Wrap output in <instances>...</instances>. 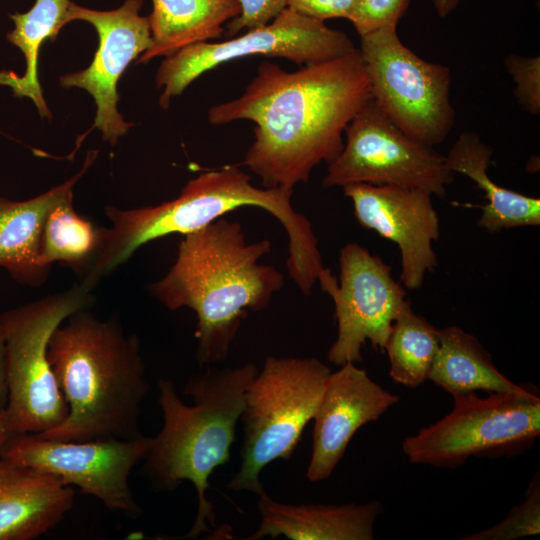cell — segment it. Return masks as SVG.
<instances>
[{"instance_id":"obj_21","label":"cell","mask_w":540,"mask_h":540,"mask_svg":"<svg viewBox=\"0 0 540 540\" xmlns=\"http://www.w3.org/2000/svg\"><path fill=\"white\" fill-rule=\"evenodd\" d=\"M440 345L429 379L452 396L482 390L488 393H538L532 384H516L494 365L489 352L458 326L439 329Z\"/></svg>"},{"instance_id":"obj_32","label":"cell","mask_w":540,"mask_h":540,"mask_svg":"<svg viewBox=\"0 0 540 540\" xmlns=\"http://www.w3.org/2000/svg\"><path fill=\"white\" fill-rule=\"evenodd\" d=\"M15 434L9 414L5 409L0 412V455L6 442Z\"/></svg>"},{"instance_id":"obj_8","label":"cell","mask_w":540,"mask_h":540,"mask_svg":"<svg viewBox=\"0 0 540 540\" xmlns=\"http://www.w3.org/2000/svg\"><path fill=\"white\" fill-rule=\"evenodd\" d=\"M453 398L446 416L404 439L402 450L411 463L456 468L471 457L514 456L540 435L539 393L470 392Z\"/></svg>"},{"instance_id":"obj_31","label":"cell","mask_w":540,"mask_h":540,"mask_svg":"<svg viewBox=\"0 0 540 540\" xmlns=\"http://www.w3.org/2000/svg\"><path fill=\"white\" fill-rule=\"evenodd\" d=\"M7 349L0 312V412L8 404Z\"/></svg>"},{"instance_id":"obj_27","label":"cell","mask_w":540,"mask_h":540,"mask_svg":"<svg viewBox=\"0 0 540 540\" xmlns=\"http://www.w3.org/2000/svg\"><path fill=\"white\" fill-rule=\"evenodd\" d=\"M410 0H355L348 20L360 37L374 31L397 27Z\"/></svg>"},{"instance_id":"obj_18","label":"cell","mask_w":540,"mask_h":540,"mask_svg":"<svg viewBox=\"0 0 540 540\" xmlns=\"http://www.w3.org/2000/svg\"><path fill=\"white\" fill-rule=\"evenodd\" d=\"M258 497L260 525L247 540L280 536L290 540H372L381 512L378 501L289 504L272 499L265 491Z\"/></svg>"},{"instance_id":"obj_7","label":"cell","mask_w":540,"mask_h":540,"mask_svg":"<svg viewBox=\"0 0 540 540\" xmlns=\"http://www.w3.org/2000/svg\"><path fill=\"white\" fill-rule=\"evenodd\" d=\"M91 291L82 284L1 313L7 349L6 410L18 433H43L68 415L66 400L48 358L54 330L86 309Z\"/></svg>"},{"instance_id":"obj_3","label":"cell","mask_w":540,"mask_h":540,"mask_svg":"<svg viewBox=\"0 0 540 540\" xmlns=\"http://www.w3.org/2000/svg\"><path fill=\"white\" fill-rule=\"evenodd\" d=\"M270 251L269 240L248 243L239 222L221 217L184 235L172 267L150 285L151 295L169 310L195 312L200 366L225 361L248 311L266 309L284 286L279 270L259 264Z\"/></svg>"},{"instance_id":"obj_5","label":"cell","mask_w":540,"mask_h":540,"mask_svg":"<svg viewBox=\"0 0 540 540\" xmlns=\"http://www.w3.org/2000/svg\"><path fill=\"white\" fill-rule=\"evenodd\" d=\"M258 371L253 363L207 366L185 384L183 394L192 397L193 405L179 398L171 380L158 382L163 426L152 438L143 473L157 491L175 490L184 481L194 485L197 512L186 538L195 539L210 532V526L216 528L215 508L207 498L209 479L231 458L245 391Z\"/></svg>"},{"instance_id":"obj_19","label":"cell","mask_w":540,"mask_h":540,"mask_svg":"<svg viewBox=\"0 0 540 540\" xmlns=\"http://www.w3.org/2000/svg\"><path fill=\"white\" fill-rule=\"evenodd\" d=\"M96 155L88 152L78 173L39 196L24 201L0 196V267L16 281L29 286L45 281L49 269L40 264V249L46 218L55 206L73 198L75 184Z\"/></svg>"},{"instance_id":"obj_24","label":"cell","mask_w":540,"mask_h":540,"mask_svg":"<svg viewBox=\"0 0 540 540\" xmlns=\"http://www.w3.org/2000/svg\"><path fill=\"white\" fill-rule=\"evenodd\" d=\"M439 345V329L416 314L408 300L394 320L385 345L389 376L405 387H418L429 379Z\"/></svg>"},{"instance_id":"obj_29","label":"cell","mask_w":540,"mask_h":540,"mask_svg":"<svg viewBox=\"0 0 540 540\" xmlns=\"http://www.w3.org/2000/svg\"><path fill=\"white\" fill-rule=\"evenodd\" d=\"M240 14L226 24L227 35L234 37L241 30L260 28L287 8V0H238Z\"/></svg>"},{"instance_id":"obj_12","label":"cell","mask_w":540,"mask_h":540,"mask_svg":"<svg viewBox=\"0 0 540 540\" xmlns=\"http://www.w3.org/2000/svg\"><path fill=\"white\" fill-rule=\"evenodd\" d=\"M152 437L64 441L36 433H18L1 456L45 471L65 485H75L112 511L136 519L142 510L129 484L133 467L146 456Z\"/></svg>"},{"instance_id":"obj_33","label":"cell","mask_w":540,"mask_h":540,"mask_svg":"<svg viewBox=\"0 0 540 540\" xmlns=\"http://www.w3.org/2000/svg\"><path fill=\"white\" fill-rule=\"evenodd\" d=\"M438 16L446 17L458 6L460 0H432Z\"/></svg>"},{"instance_id":"obj_4","label":"cell","mask_w":540,"mask_h":540,"mask_svg":"<svg viewBox=\"0 0 540 540\" xmlns=\"http://www.w3.org/2000/svg\"><path fill=\"white\" fill-rule=\"evenodd\" d=\"M48 358L68 415L55 428L36 434L64 441L143 436L140 408L150 385L135 334L126 335L115 320L82 309L54 330Z\"/></svg>"},{"instance_id":"obj_22","label":"cell","mask_w":540,"mask_h":540,"mask_svg":"<svg viewBox=\"0 0 540 540\" xmlns=\"http://www.w3.org/2000/svg\"><path fill=\"white\" fill-rule=\"evenodd\" d=\"M147 17L152 42L138 62L168 57L197 43L219 38L223 25L240 14L238 0H152Z\"/></svg>"},{"instance_id":"obj_11","label":"cell","mask_w":540,"mask_h":540,"mask_svg":"<svg viewBox=\"0 0 540 540\" xmlns=\"http://www.w3.org/2000/svg\"><path fill=\"white\" fill-rule=\"evenodd\" d=\"M340 154L328 164L325 188L349 184L416 188L443 197L453 181L445 156L400 130L370 98L345 128Z\"/></svg>"},{"instance_id":"obj_9","label":"cell","mask_w":540,"mask_h":540,"mask_svg":"<svg viewBox=\"0 0 540 540\" xmlns=\"http://www.w3.org/2000/svg\"><path fill=\"white\" fill-rule=\"evenodd\" d=\"M396 28L360 37L371 98L405 134L433 147L446 139L455 123L450 69L413 53Z\"/></svg>"},{"instance_id":"obj_26","label":"cell","mask_w":540,"mask_h":540,"mask_svg":"<svg viewBox=\"0 0 540 540\" xmlns=\"http://www.w3.org/2000/svg\"><path fill=\"white\" fill-rule=\"evenodd\" d=\"M540 532V478L535 473L524 500L515 505L496 525L477 533L464 535L462 540H514Z\"/></svg>"},{"instance_id":"obj_28","label":"cell","mask_w":540,"mask_h":540,"mask_svg":"<svg viewBox=\"0 0 540 540\" xmlns=\"http://www.w3.org/2000/svg\"><path fill=\"white\" fill-rule=\"evenodd\" d=\"M505 66L516 84L515 97L527 112L540 113V58L510 54Z\"/></svg>"},{"instance_id":"obj_10","label":"cell","mask_w":540,"mask_h":540,"mask_svg":"<svg viewBox=\"0 0 540 540\" xmlns=\"http://www.w3.org/2000/svg\"><path fill=\"white\" fill-rule=\"evenodd\" d=\"M355 49L346 33L287 7L268 24L241 36L193 44L165 57L156 73L157 87L164 88L159 104L168 108L171 99L203 73L242 57H279L303 66L331 60Z\"/></svg>"},{"instance_id":"obj_23","label":"cell","mask_w":540,"mask_h":540,"mask_svg":"<svg viewBox=\"0 0 540 540\" xmlns=\"http://www.w3.org/2000/svg\"><path fill=\"white\" fill-rule=\"evenodd\" d=\"M70 0H36L25 13L9 17L15 28L7 34L10 43L18 47L26 60V71L18 76L13 71H0V85L12 89L15 97L30 98L42 118H51L38 79L39 49L45 40H55L61 28L71 22Z\"/></svg>"},{"instance_id":"obj_25","label":"cell","mask_w":540,"mask_h":540,"mask_svg":"<svg viewBox=\"0 0 540 540\" xmlns=\"http://www.w3.org/2000/svg\"><path fill=\"white\" fill-rule=\"evenodd\" d=\"M101 228L78 214L73 198L55 206L48 214L41 242L40 264L49 269L58 262L84 274L101 243Z\"/></svg>"},{"instance_id":"obj_6","label":"cell","mask_w":540,"mask_h":540,"mask_svg":"<svg viewBox=\"0 0 540 540\" xmlns=\"http://www.w3.org/2000/svg\"><path fill=\"white\" fill-rule=\"evenodd\" d=\"M330 368L316 358L268 356L244 395L241 465L227 484L236 492H264L262 470L292 457L313 420Z\"/></svg>"},{"instance_id":"obj_30","label":"cell","mask_w":540,"mask_h":540,"mask_svg":"<svg viewBox=\"0 0 540 540\" xmlns=\"http://www.w3.org/2000/svg\"><path fill=\"white\" fill-rule=\"evenodd\" d=\"M355 0H287L291 10L324 22L332 18H349Z\"/></svg>"},{"instance_id":"obj_17","label":"cell","mask_w":540,"mask_h":540,"mask_svg":"<svg viewBox=\"0 0 540 540\" xmlns=\"http://www.w3.org/2000/svg\"><path fill=\"white\" fill-rule=\"evenodd\" d=\"M74 490L55 476L0 455V540H31L70 511Z\"/></svg>"},{"instance_id":"obj_20","label":"cell","mask_w":540,"mask_h":540,"mask_svg":"<svg viewBox=\"0 0 540 540\" xmlns=\"http://www.w3.org/2000/svg\"><path fill=\"white\" fill-rule=\"evenodd\" d=\"M493 148L476 132H462L445 156L452 173L474 181L484 192L486 204L477 224L488 233L540 225V199L504 188L488 174Z\"/></svg>"},{"instance_id":"obj_14","label":"cell","mask_w":540,"mask_h":540,"mask_svg":"<svg viewBox=\"0 0 540 540\" xmlns=\"http://www.w3.org/2000/svg\"><path fill=\"white\" fill-rule=\"evenodd\" d=\"M142 0H126L115 10L97 11L72 3L71 20L92 24L99 45L88 68L60 77L63 87L88 91L97 106L92 129L98 128L112 146L133 125L117 110V83L128 64L144 53L152 42L147 17L140 16Z\"/></svg>"},{"instance_id":"obj_16","label":"cell","mask_w":540,"mask_h":540,"mask_svg":"<svg viewBox=\"0 0 540 540\" xmlns=\"http://www.w3.org/2000/svg\"><path fill=\"white\" fill-rule=\"evenodd\" d=\"M339 367L328 376L313 417L312 453L306 471L311 482L329 478L354 434L400 400L355 363Z\"/></svg>"},{"instance_id":"obj_2","label":"cell","mask_w":540,"mask_h":540,"mask_svg":"<svg viewBox=\"0 0 540 540\" xmlns=\"http://www.w3.org/2000/svg\"><path fill=\"white\" fill-rule=\"evenodd\" d=\"M292 194L281 188L256 187L249 174L231 165L189 180L178 197L156 206L130 210L107 206L112 226L102 227L99 249L81 282L93 289L144 244L169 234L198 231L241 207H257L285 229L288 273L300 292L309 296L325 267L312 224L294 209Z\"/></svg>"},{"instance_id":"obj_13","label":"cell","mask_w":540,"mask_h":540,"mask_svg":"<svg viewBox=\"0 0 540 540\" xmlns=\"http://www.w3.org/2000/svg\"><path fill=\"white\" fill-rule=\"evenodd\" d=\"M339 265V283L326 268L318 278L335 307L337 337L327 359L337 366L361 362L366 341L383 352L393 322L408 302L405 287L393 278L391 268L360 244L343 246Z\"/></svg>"},{"instance_id":"obj_15","label":"cell","mask_w":540,"mask_h":540,"mask_svg":"<svg viewBox=\"0 0 540 540\" xmlns=\"http://www.w3.org/2000/svg\"><path fill=\"white\" fill-rule=\"evenodd\" d=\"M343 193L358 223L394 242L400 252V281L408 290L421 288L438 262L433 249L440 220L429 192L392 185L355 183Z\"/></svg>"},{"instance_id":"obj_1","label":"cell","mask_w":540,"mask_h":540,"mask_svg":"<svg viewBox=\"0 0 540 540\" xmlns=\"http://www.w3.org/2000/svg\"><path fill=\"white\" fill-rule=\"evenodd\" d=\"M370 98L369 78L356 48L294 72L263 61L244 92L212 106L208 120L212 125L253 122L254 139L242 164L263 187L293 191L317 165L340 154L346 126Z\"/></svg>"}]
</instances>
